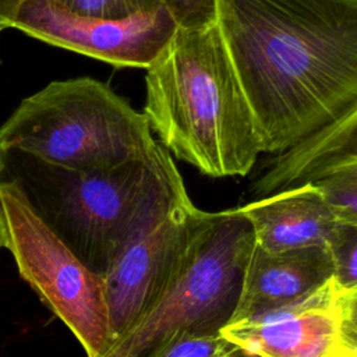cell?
Instances as JSON below:
<instances>
[{
	"mask_svg": "<svg viewBox=\"0 0 357 357\" xmlns=\"http://www.w3.org/2000/svg\"><path fill=\"white\" fill-rule=\"evenodd\" d=\"M4 247L21 278L73 332L88 357H103L113 344L105 278L88 268L52 230L14 180L0 181Z\"/></svg>",
	"mask_w": 357,
	"mask_h": 357,
	"instance_id": "8992f818",
	"label": "cell"
},
{
	"mask_svg": "<svg viewBox=\"0 0 357 357\" xmlns=\"http://www.w3.org/2000/svg\"><path fill=\"white\" fill-rule=\"evenodd\" d=\"M178 28H201L216 22L218 0H160Z\"/></svg>",
	"mask_w": 357,
	"mask_h": 357,
	"instance_id": "e0dca14e",
	"label": "cell"
},
{
	"mask_svg": "<svg viewBox=\"0 0 357 357\" xmlns=\"http://www.w3.org/2000/svg\"><path fill=\"white\" fill-rule=\"evenodd\" d=\"M252 248V229L237 208L204 211L167 289L103 357H151L180 332H220L236 310Z\"/></svg>",
	"mask_w": 357,
	"mask_h": 357,
	"instance_id": "5b68a950",
	"label": "cell"
},
{
	"mask_svg": "<svg viewBox=\"0 0 357 357\" xmlns=\"http://www.w3.org/2000/svg\"><path fill=\"white\" fill-rule=\"evenodd\" d=\"M144 114L177 159L213 177L245 176L262 145L218 22L178 28L146 68Z\"/></svg>",
	"mask_w": 357,
	"mask_h": 357,
	"instance_id": "3957f363",
	"label": "cell"
},
{
	"mask_svg": "<svg viewBox=\"0 0 357 357\" xmlns=\"http://www.w3.org/2000/svg\"><path fill=\"white\" fill-rule=\"evenodd\" d=\"M216 22L262 152L282 153L357 106V1L218 0Z\"/></svg>",
	"mask_w": 357,
	"mask_h": 357,
	"instance_id": "6da1fadb",
	"label": "cell"
},
{
	"mask_svg": "<svg viewBox=\"0 0 357 357\" xmlns=\"http://www.w3.org/2000/svg\"><path fill=\"white\" fill-rule=\"evenodd\" d=\"M351 163H357V106L296 146L278 153L255 180L254 192L264 197L314 181Z\"/></svg>",
	"mask_w": 357,
	"mask_h": 357,
	"instance_id": "7c38bea8",
	"label": "cell"
},
{
	"mask_svg": "<svg viewBox=\"0 0 357 357\" xmlns=\"http://www.w3.org/2000/svg\"><path fill=\"white\" fill-rule=\"evenodd\" d=\"M3 172V160H1V156H0V173Z\"/></svg>",
	"mask_w": 357,
	"mask_h": 357,
	"instance_id": "603a6c76",
	"label": "cell"
},
{
	"mask_svg": "<svg viewBox=\"0 0 357 357\" xmlns=\"http://www.w3.org/2000/svg\"><path fill=\"white\" fill-rule=\"evenodd\" d=\"M223 357H258V356L250 354V353H247V351H244V350L236 347L233 351H230L229 354H226V356H223Z\"/></svg>",
	"mask_w": 357,
	"mask_h": 357,
	"instance_id": "44dd1931",
	"label": "cell"
},
{
	"mask_svg": "<svg viewBox=\"0 0 357 357\" xmlns=\"http://www.w3.org/2000/svg\"><path fill=\"white\" fill-rule=\"evenodd\" d=\"M156 144L144 113L88 77L50 82L22 99L0 127V151L70 170L116 166Z\"/></svg>",
	"mask_w": 357,
	"mask_h": 357,
	"instance_id": "277c9868",
	"label": "cell"
},
{
	"mask_svg": "<svg viewBox=\"0 0 357 357\" xmlns=\"http://www.w3.org/2000/svg\"><path fill=\"white\" fill-rule=\"evenodd\" d=\"M59 7L82 17L120 20L148 13L162 6L160 0H50Z\"/></svg>",
	"mask_w": 357,
	"mask_h": 357,
	"instance_id": "2e32d148",
	"label": "cell"
},
{
	"mask_svg": "<svg viewBox=\"0 0 357 357\" xmlns=\"http://www.w3.org/2000/svg\"><path fill=\"white\" fill-rule=\"evenodd\" d=\"M346 297L332 278L294 303L226 324L220 335L258 357H357L344 335Z\"/></svg>",
	"mask_w": 357,
	"mask_h": 357,
	"instance_id": "9c48e42d",
	"label": "cell"
},
{
	"mask_svg": "<svg viewBox=\"0 0 357 357\" xmlns=\"http://www.w3.org/2000/svg\"><path fill=\"white\" fill-rule=\"evenodd\" d=\"M14 28L116 67L146 70L167 47L178 25L163 6L120 20H100L73 14L50 0H26Z\"/></svg>",
	"mask_w": 357,
	"mask_h": 357,
	"instance_id": "52a82bcc",
	"label": "cell"
},
{
	"mask_svg": "<svg viewBox=\"0 0 357 357\" xmlns=\"http://www.w3.org/2000/svg\"><path fill=\"white\" fill-rule=\"evenodd\" d=\"M353 1H357V0H353Z\"/></svg>",
	"mask_w": 357,
	"mask_h": 357,
	"instance_id": "d4e9b609",
	"label": "cell"
},
{
	"mask_svg": "<svg viewBox=\"0 0 357 357\" xmlns=\"http://www.w3.org/2000/svg\"><path fill=\"white\" fill-rule=\"evenodd\" d=\"M314 183L339 223L357 225V163L335 169Z\"/></svg>",
	"mask_w": 357,
	"mask_h": 357,
	"instance_id": "4fadbf2b",
	"label": "cell"
},
{
	"mask_svg": "<svg viewBox=\"0 0 357 357\" xmlns=\"http://www.w3.org/2000/svg\"><path fill=\"white\" fill-rule=\"evenodd\" d=\"M326 247L333 264V280L349 294L357 289V225L337 222Z\"/></svg>",
	"mask_w": 357,
	"mask_h": 357,
	"instance_id": "5bb4252c",
	"label": "cell"
},
{
	"mask_svg": "<svg viewBox=\"0 0 357 357\" xmlns=\"http://www.w3.org/2000/svg\"><path fill=\"white\" fill-rule=\"evenodd\" d=\"M234 349L220 332H180L151 357H223Z\"/></svg>",
	"mask_w": 357,
	"mask_h": 357,
	"instance_id": "9a60e30c",
	"label": "cell"
},
{
	"mask_svg": "<svg viewBox=\"0 0 357 357\" xmlns=\"http://www.w3.org/2000/svg\"><path fill=\"white\" fill-rule=\"evenodd\" d=\"M6 244V226H4V220H3V215L0 211V248L4 247Z\"/></svg>",
	"mask_w": 357,
	"mask_h": 357,
	"instance_id": "7402d4cb",
	"label": "cell"
},
{
	"mask_svg": "<svg viewBox=\"0 0 357 357\" xmlns=\"http://www.w3.org/2000/svg\"><path fill=\"white\" fill-rule=\"evenodd\" d=\"M0 156L40 218L100 275L190 199L172 153L159 141L139 158L92 170L57 167L15 151H0Z\"/></svg>",
	"mask_w": 357,
	"mask_h": 357,
	"instance_id": "7a4b0ae2",
	"label": "cell"
},
{
	"mask_svg": "<svg viewBox=\"0 0 357 357\" xmlns=\"http://www.w3.org/2000/svg\"><path fill=\"white\" fill-rule=\"evenodd\" d=\"M254 243L266 251L326 245L337 223L314 181L291 185L237 206Z\"/></svg>",
	"mask_w": 357,
	"mask_h": 357,
	"instance_id": "8fae6325",
	"label": "cell"
},
{
	"mask_svg": "<svg viewBox=\"0 0 357 357\" xmlns=\"http://www.w3.org/2000/svg\"><path fill=\"white\" fill-rule=\"evenodd\" d=\"M344 322L357 328V289L350 291L344 304Z\"/></svg>",
	"mask_w": 357,
	"mask_h": 357,
	"instance_id": "d6986e66",
	"label": "cell"
},
{
	"mask_svg": "<svg viewBox=\"0 0 357 357\" xmlns=\"http://www.w3.org/2000/svg\"><path fill=\"white\" fill-rule=\"evenodd\" d=\"M202 212L191 199L177 205L103 275L113 342L138 322L167 289Z\"/></svg>",
	"mask_w": 357,
	"mask_h": 357,
	"instance_id": "ba28073f",
	"label": "cell"
},
{
	"mask_svg": "<svg viewBox=\"0 0 357 357\" xmlns=\"http://www.w3.org/2000/svg\"><path fill=\"white\" fill-rule=\"evenodd\" d=\"M333 278L326 245L266 251L254 243L230 322L241 321L294 303Z\"/></svg>",
	"mask_w": 357,
	"mask_h": 357,
	"instance_id": "30bf717a",
	"label": "cell"
},
{
	"mask_svg": "<svg viewBox=\"0 0 357 357\" xmlns=\"http://www.w3.org/2000/svg\"><path fill=\"white\" fill-rule=\"evenodd\" d=\"M344 335H346L347 340L357 349V328L350 326L349 324L344 322Z\"/></svg>",
	"mask_w": 357,
	"mask_h": 357,
	"instance_id": "ffe728a7",
	"label": "cell"
},
{
	"mask_svg": "<svg viewBox=\"0 0 357 357\" xmlns=\"http://www.w3.org/2000/svg\"><path fill=\"white\" fill-rule=\"evenodd\" d=\"M0 32H1V28H0Z\"/></svg>",
	"mask_w": 357,
	"mask_h": 357,
	"instance_id": "cb8c5ba5",
	"label": "cell"
},
{
	"mask_svg": "<svg viewBox=\"0 0 357 357\" xmlns=\"http://www.w3.org/2000/svg\"><path fill=\"white\" fill-rule=\"evenodd\" d=\"M26 0H0V28H14L17 15Z\"/></svg>",
	"mask_w": 357,
	"mask_h": 357,
	"instance_id": "ac0fdd59",
	"label": "cell"
}]
</instances>
